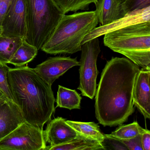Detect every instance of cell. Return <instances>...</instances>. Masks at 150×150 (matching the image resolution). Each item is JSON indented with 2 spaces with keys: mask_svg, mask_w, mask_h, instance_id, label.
<instances>
[{
  "mask_svg": "<svg viewBox=\"0 0 150 150\" xmlns=\"http://www.w3.org/2000/svg\"><path fill=\"white\" fill-rule=\"evenodd\" d=\"M79 65L80 61L77 58L57 57L49 58L34 69L43 79L52 86L57 79L68 70Z\"/></svg>",
  "mask_w": 150,
  "mask_h": 150,
  "instance_id": "obj_10",
  "label": "cell"
},
{
  "mask_svg": "<svg viewBox=\"0 0 150 150\" xmlns=\"http://www.w3.org/2000/svg\"><path fill=\"white\" fill-rule=\"evenodd\" d=\"M80 61V84L78 89L83 96L93 99L96 91V80L99 71L97 58L101 52L98 38L82 45Z\"/></svg>",
  "mask_w": 150,
  "mask_h": 150,
  "instance_id": "obj_6",
  "label": "cell"
},
{
  "mask_svg": "<svg viewBox=\"0 0 150 150\" xmlns=\"http://www.w3.org/2000/svg\"><path fill=\"white\" fill-rule=\"evenodd\" d=\"M81 97L75 90L69 89L59 86L57 94V107L73 109H79L81 108Z\"/></svg>",
  "mask_w": 150,
  "mask_h": 150,
  "instance_id": "obj_17",
  "label": "cell"
},
{
  "mask_svg": "<svg viewBox=\"0 0 150 150\" xmlns=\"http://www.w3.org/2000/svg\"><path fill=\"white\" fill-rule=\"evenodd\" d=\"M24 117L14 101L6 100L0 104V139L6 137L21 124Z\"/></svg>",
  "mask_w": 150,
  "mask_h": 150,
  "instance_id": "obj_13",
  "label": "cell"
},
{
  "mask_svg": "<svg viewBox=\"0 0 150 150\" xmlns=\"http://www.w3.org/2000/svg\"><path fill=\"white\" fill-rule=\"evenodd\" d=\"M150 70L142 68L137 74L132 102L146 118H150Z\"/></svg>",
  "mask_w": 150,
  "mask_h": 150,
  "instance_id": "obj_11",
  "label": "cell"
},
{
  "mask_svg": "<svg viewBox=\"0 0 150 150\" xmlns=\"http://www.w3.org/2000/svg\"><path fill=\"white\" fill-rule=\"evenodd\" d=\"M98 23L95 11L64 15L41 50L52 55L81 51L83 39Z\"/></svg>",
  "mask_w": 150,
  "mask_h": 150,
  "instance_id": "obj_3",
  "label": "cell"
},
{
  "mask_svg": "<svg viewBox=\"0 0 150 150\" xmlns=\"http://www.w3.org/2000/svg\"><path fill=\"white\" fill-rule=\"evenodd\" d=\"M27 33L26 0H12L2 22L1 35L25 40Z\"/></svg>",
  "mask_w": 150,
  "mask_h": 150,
  "instance_id": "obj_8",
  "label": "cell"
},
{
  "mask_svg": "<svg viewBox=\"0 0 150 150\" xmlns=\"http://www.w3.org/2000/svg\"><path fill=\"white\" fill-rule=\"evenodd\" d=\"M121 1H122V2H124L125 1V0H121Z\"/></svg>",
  "mask_w": 150,
  "mask_h": 150,
  "instance_id": "obj_29",
  "label": "cell"
},
{
  "mask_svg": "<svg viewBox=\"0 0 150 150\" xmlns=\"http://www.w3.org/2000/svg\"><path fill=\"white\" fill-rule=\"evenodd\" d=\"M139 70L125 58L112 57L107 62L95 94L96 116L103 126L120 125L134 112L132 93Z\"/></svg>",
  "mask_w": 150,
  "mask_h": 150,
  "instance_id": "obj_1",
  "label": "cell"
},
{
  "mask_svg": "<svg viewBox=\"0 0 150 150\" xmlns=\"http://www.w3.org/2000/svg\"><path fill=\"white\" fill-rule=\"evenodd\" d=\"M49 122L44 134L46 143H49L50 146L66 144L79 136V133L63 117H57Z\"/></svg>",
  "mask_w": 150,
  "mask_h": 150,
  "instance_id": "obj_12",
  "label": "cell"
},
{
  "mask_svg": "<svg viewBox=\"0 0 150 150\" xmlns=\"http://www.w3.org/2000/svg\"><path fill=\"white\" fill-rule=\"evenodd\" d=\"M123 4L128 13L150 7V0H125Z\"/></svg>",
  "mask_w": 150,
  "mask_h": 150,
  "instance_id": "obj_23",
  "label": "cell"
},
{
  "mask_svg": "<svg viewBox=\"0 0 150 150\" xmlns=\"http://www.w3.org/2000/svg\"><path fill=\"white\" fill-rule=\"evenodd\" d=\"M106 150L102 144L79 133V136L66 144L47 146V150Z\"/></svg>",
  "mask_w": 150,
  "mask_h": 150,
  "instance_id": "obj_15",
  "label": "cell"
},
{
  "mask_svg": "<svg viewBox=\"0 0 150 150\" xmlns=\"http://www.w3.org/2000/svg\"><path fill=\"white\" fill-rule=\"evenodd\" d=\"M141 134L129 140L120 141L126 146L128 150H143L141 143Z\"/></svg>",
  "mask_w": 150,
  "mask_h": 150,
  "instance_id": "obj_24",
  "label": "cell"
},
{
  "mask_svg": "<svg viewBox=\"0 0 150 150\" xmlns=\"http://www.w3.org/2000/svg\"><path fill=\"white\" fill-rule=\"evenodd\" d=\"M64 14L69 12L88 10L92 3L96 4L98 0H53Z\"/></svg>",
  "mask_w": 150,
  "mask_h": 150,
  "instance_id": "obj_21",
  "label": "cell"
},
{
  "mask_svg": "<svg viewBox=\"0 0 150 150\" xmlns=\"http://www.w3.org/2000/svg\"><path fill=\"white\" fill-rule=\"evenodd\" d=\"M66 122L78 133L101 144L105 139V136L102 133L99 125L94 122H86L66 120Z\"/></svg>",
  "mask_w": 150,
  "mask_h": 150,
  "instance_id": "obj_18",
  "label": "cell"
},
{
  "mask_svg": "<svg viewBox=\"0 0 150 150\" xmlns=\"http://www.w3.org/2000/svg\"><path fill=\"white\" fill-rule=\"evenodd\" d=\"M25 41L38 50L51 35L64 13L53 0H26Z\"/></svg>",
  "mask_w": 150,
  "mask_h": 150,
  "instance_id": "obj_5",
  "label": "cell"
},
{
  "mask_svg": "<svg viewBox=\"0 0 150 150\" xmlns=\"http://www.w3.org/2000/svg\"><path fill=\"white\" fill-rule=\"evenodd\" d=\"M12 0H0V35L1 34L2 22L8 10Z\"/></svg>",
  "mask_w": 150,
  "mask_h": 150,
  "instance_id": "obj_26",
  "label": "cell"
},
{
  "mask_svg": "<svg viewBox=\"0 0 150 150\" xmlns=\"http://www.w3.org/2000/svg\"><path fill=\"white\" fill-rule=\"evenodd\" d=\"M9 67L7 65L0 66V92L8 100L13 101L8 79Z\"/></svg>",
  "mask_w": 150,
  "mask_h": 150,
  "instance_id": "obj_22",
  "label": "cell"
},
{
  "mask_svg": "<svg viewBox=\"0 0 150 150\" xmlns=\"http://www.w3.org/2000/svg\"><path fill=\"white\" fill-rule=\"evenodd\" d=\"M145 129H143L137 122L126 125L119 126L115 131L109 134H104L106 137L119 140H127L142 134Z\"/></svg>",
  "mask_w": 150,
  "mask_h": 150,
  "instance_id": "obj_20",
  "label": "cell"
},
{
  "mask_svg": "<svg viewBox=\"0 0 150 150\" xmlns=\"http://www.w3.org/2000/svg\"><path fill=\"white\" fill-rule=\"evenodd\" d=\"M150 22V7L127 13L124 17L113 22L96 27L88 34L82 41L81 45L109 32L125 28L137 23Z\"/></svg>",
  "mask_w": 150,
  "mask_h": 150,
  "instance_id": "obj_9",
  "label": "cell"
},
{
  "mask_svg": "<svg viewBox=\"0 0 150 150\" xmlns=\"http://www.w3.org/2000/svg\"><path fill=\"white\" fill-rule=\"evenodd\" d=\"M104 36L105 46L139 67L150 70V22L130 25Z\"/></svg>",
  "mask_w": 150,
  "mask_h": 150,
  "instance_id": "obj_4",
  "label": "cell"
},
{
  "mask_svg": "<svg viewBox=\"0 0 150 150\" xmlns=\"http://www.w3.org/2000/svg\"><path fill=\"white\" fill-rule=\"evenodd\" d=\"M8 79L13 101L27 122L43 129L55 111V98L50 86L34 68H8Z\"/></svg>",
  "mask_w": 150,
  "mask_h": 150,
  "instance_id": "obj_2",
  "label": "cell"
},
{
  "mask_svg": "<svg viewBox=\"0 0 150 150\" xmlns=\"http://www.w3.org/2000/svg\"><path fill=\"white\" fill-rule=\"evenodd\" d=\"M141 143L143 150H150V132L145 129L141 134Z\"/></svg>",
  "mask_w": 150,
  "mask_h": 150,
  "instance_id": "obj_27",
  "label": "cell"
},
{
  "mask_svg": "<svg viewBox=\"0 0 150 150\" xmlns=\"http://www.w3.org/2000/svg\"><path fill=\"white\" fill-rule=\"evenodd\" d=\"M38 52V50L35 47L24 40L10 59L9 64L16 67L25 66L35 59Z\"/></svg>",
  "mask_w": 150,
  "mask_h": 150,
  "instance_id": "obj_19",
  "label": "cell"
},
{
  "mask_svg": "<svg viewBox=\"0 0 150 150\" xmlns=\"http://www.w3.org/2000/svg\"><path fill=\"white\" fill-rule=\"evenodd\" d=\"M43 129L27 122L0 139V150H46Z\"/></svg>",
  "mask_w": 150,
  "mask_h": 150,
  "instance_id": "obj_7",
  "label": "cell"
},
{
  "mask_svg": "<svg viewBox=\"0 0 150 150\" xmlns=\"http://www.w3.org/2000/svg\"><path fill=\"white\" fill-rule=\"evenodd\" d=\"M6 100H8V99H7L6 97L0 92V104Z\"/></svg>",
  "mask_w": 150,
  "mask_h": 150,
  "instance_id": "obj_28",
  "label": "cell"
},
{
  "mask_svg": "<svg viewBox=\"0 0 150 150\" xmlns=\"http://www.w3.org/2000/svg\"><path fill=\"white\" fill-rule=\"evenodd\" d=\"M95 5L96 13L101 26L110 24L128 13L121 0H98Z\"/></svg>",
  "mask_w": 150,
  "mask_h": 150,
  "instance_id": "obj_14",
  "label": "cell"
},
{
  "mask_svg": "<svg viewBox=\"0 0 150 150\" xmlns=\"http://www.w3.org/2000/svg\"><path fill=\"white\" fill-rule=\"evenodd\" d=\"M24 39L0 35V66H6Z\"/></svg>",
  "mask_w": 150,
  "mask_h": 150,
  "instance_id": "obj_16",
  "label": "cell"
},
{
  "mask_svg": "<svg viewBox=\"0 0 150 150\" xmlns=\"http://www.w3.org/2000/svg\"><path fill=\"white\" fill-rule=\"evenodd\" d=\"M102 144L103 145L104 144H108L109 147H110V149L128 150L126 146L123 144L122 141L118 139L106 137L105 136V139Z\"/></svg>",
  "mask_w": 150,
  "mask_h": 150,
  "instance_id": "obj_25",
  "label": "cell"
}]
</instances>
